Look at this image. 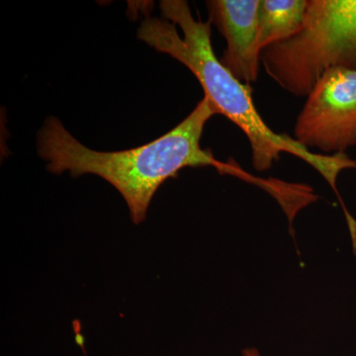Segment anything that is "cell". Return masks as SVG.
<instances>
[{
  "label": "cell",
  "instance_id": "obj_5",
  "mask_svg": "<svg viewBox=\"0 0 356 356\" xmlns=\"http://www.w3.org/2000/svg\"><path fill=\"white\" fill-rule=\"evenodd\" d=\"M261 0H210L206 2L211 24L227 42L221 64L243 83H254L261 69L259 16Z\"/></svg>",
  "mask_w": 356,
  "mask_h": 356
},
{
  "label": "cell",
  "instance_id": "obj_4",
  "mask_svg": "<svg viewBox=\"0 0 356 356\" xmlns=\"http://www.w3.org/2000/svg\"><path fill=\"white\" fill-rule=\"evenodd\" d=\"M294 139L306 149L346 154L356 146V72H325L307 95L297 117Z\"/></svg>",
  "mask_w": 356,
  "mask_h": 356
},
{
  "label": "cell",
  "instance_id": "obj_6",
  "mask_svg": "<svg viewBox=\"0 0 356 356\" xmlns=\"http://www.w3.org/2000/svg\"><path fill=\"white\" fill-rule=\"evenodd\" d=\"M308 6L309 0H261L257 16L261 51L296 35L304 24Z\"/></svg>",
  "mask_w": 356,
  "mask_h": 356
},
{
  "label": "cell",
  "instance_id": "obj_3",
  "mask_svg": "<svg viewBox=\"0 0 356 356\" xmlns=\"http://www.w3.org/2000/svg\"><path fill=\"white\" fill-rule=\"evenodd\" d=\"M261 62L296 96L308 95L329 70L356 72V0H309L301 30L261 50Z\"/></svg>",
  "mask_w": 356,
  "mask_h": 356
},
{
  "label": "cell",
  "instance_id": "obj_1",
  "mask_svg": "<svg viewBox=\"0 0 356 356\" xmlns=\"http://www.w3.org/2000/svg\"><path fill=\"white\" fill-rule=\"evenodd\" d=\"M159 7L163 19L147 15L138 38L191 70L215 113L228 118L247 136L255 170H268L281 154H292L320 172L343 202L337 177L344 170L356 168V161L346 154H314L289 136L274 132L255 108L250 84L236 79L215 55L210 21L196 20L184 0H163Z\"/></svg>",
  "mask_w": 356,
  "mask_h": 356
},
{
  "label": "cell",
  "instance_id": "obj_2",
  "mask_svg": "<svg viewBox=\"0 0 356 356\" xmlns=\"http://www.w3.org/2000/svg\"><path fill=\"white\" fill-rule=\"evenodd\" d=\"M215 113L204 96L184 121L149 143L120 152H97L83 146L70 135L62 122L49 117L37 136L38 154L48 161L50 172H70L72 177L91 173L113 185L127 203L131 219L140 224L161 185L185 168L214 166L220 173L252 180L236 165L217 161L211 149L200 145L206 123Z\"/></svg>",
  "mask_w": 356,
  "mask_h": 356
},
{
  "label": "cell",
  "instance_id": "obj_7",
  "mask_svg": "<svg viewBox=\"0 0 356 356\" xmlns=\"http://www.w3.org/2000/svg\"><path fill=\"white\" fill-rule=\"evenodd\" d=\"M243 356H261L254 348H248V350H243Z\"/></svg>",
  "mask_w": 356,
  "mask_h": 356
}]
</instances>
